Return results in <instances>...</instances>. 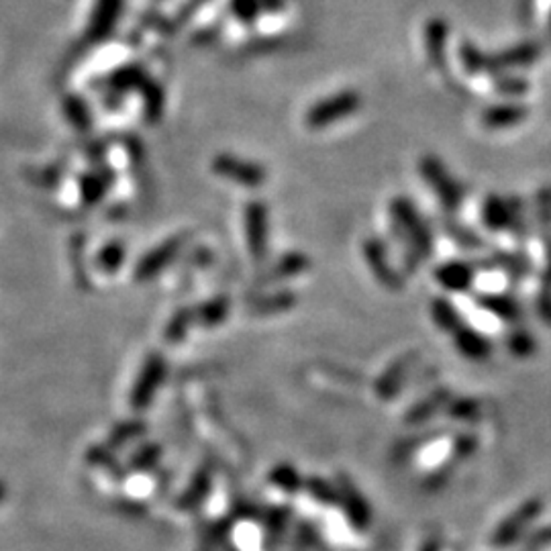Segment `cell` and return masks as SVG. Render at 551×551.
Instances as JSON below:
<instances>
[{"mask_svg":"<svg viewBox=\"0 0 551 551\" xmlns=\"http://www.w3.org/2000/svg\"><path fill=\"white\" fill-rule=\"evenodd\" d=\"M390 217L394 219V227L400 235L402 243L408 248L410 266L417 268L418 261L427 260L433 253V235L425 221L418 215L413 201L405 196H397L389 204Z\"/></svg>","mask_w":551,"mask_h":551,"instance_id":"cell-1","label":"cell"},{"mask_svg":"<svg viewBox=\"0 0 551 551\" xmlns=\"http://www.w3.org/2000/svg\"><path fill=\"white\" fill-rule=\"evenodd\" d=\"M418 172H421L423 182L431 188L438 201L443 204L446 211H458L464 202V188L458 180L449 174L438 155H423L418 162Z\"/></svg>","mask_w":551,"mask_h":551,"instance_id":"cell-2","label":"cell"},{"mask_svg":"<svg viewBox=\"0 0 551 551\" xmlns=\"http://www.w3.org/2000/svg\"><path fill=\"white\" fill-rule=\"evenodd\" d=\"M361 109V96L356 90H341L329 98L312 104L304 114V125L312 131H320L337 121H343Z\"/></svg>","mask_w":551,"mask_h":551,"instance_id":"cell-3","label":"cell"},{"mask_svg":"<svg viewBox=\"0 0 551 551\" xmlns=\"http://www.w3.org/2000/svg\"><path fill=\"white\" fill-rule=\"evenodd\" d=\"M245 237H248V250L251 258L264 261L270 250V212L264 201H251L245 204L243 211Z\"/></svg>","mask_w":551,"mask_h":551,"instance_id":"cell-4","label":"cell"},{"mask_svg":"<svg viewBox=\"0 0 551 551\" xmlns=\"http://www.w3.org/2000/svg\"><path fill=\"white\" fill-rule=\"evenodd\" d=\"M212 170H215V174H219L221 178L231 180V182L245 188H258L266 184L268 180V172L264 166L241 160L231 153L217 155V158L212 160Z\"/></svg>","mask_w":551,"mask_h":551,"instance_id":"cell-5","label":"cell"},{"mask_svg":"<svg viewBox=\"0 0 551 551\" xmlns=\"http://www.w3.org/2000/svg\"><path fill=\"white\" fill-rule=\"evenodd\" d=\"M364 258L366 264L372 270L374 278L390 292H398L405 286V280L390 266L389 251H386L384 243L378 237H368L364 241Z\"/></svg>","mask_w":551,"mask_h":551,"instance_id":"cell-6","label":"cell"},{"mask_svg":"<svg viewBox=\"0 0 551 551\" xmlns=\"http://www.w3.org/2000/svg\"><path fill=\"white\" fill-rule=\"evenodd\" d=\"M186 243V237H174V240H170L166 243H162L155 248L152 253H147V256L139 261L137 266V280H150L153 276H158L163 268H168L174 258L178 256L180 251H182Z\"/></svg>","mask_w":551,"mask_h":551,"instance_id":"cell-7","label":"cell"},{"mask_svg":"<svg viewBox=\"0 0 551 551\" xmlns=\"http://www.w3.org/2000/svg\"><path fill=\"white\" fill-rule=\"evenodd\" d=\"M541 55V49L536 44H519L515 47L503 49V52L488 55V70L490 74H498L503 70L525 68L531 65Z\"/></svg>","mask_w":551,"mask_h":551,"instance_id":"cell-8","label":"cell"},{"mask_svg":"<svg viewBox=\"0 0 551 551\" xmlns=\"http://www.w3.org/2000/svg\"><path fill=\"white\" fill-rule=\"evenodd\" d=\"M435 280L443 290L466 292L474 284L476 270L467 261H446V264L435 268Z\"/></svg>","mask_w":551,"mask_h":551,"instance_id":"cell-9","label":"cell"},{"mask_svg":"<svg viewBox=\"0 0 551 551\" xmlns=\"http://www.w3.org/2000/svg\"><path fill=\"white\" fill-rule=\"evenodd\" d=\"M448 35L449 27L443 19H431L425 27V52L433 68L448 72Z\"/></svg>","mask_w":551,"mask_h":551,"instance_id":"cell-10","label":"cell"},{"mask_svg":"<svg viewBox=\"0 0 551 551\" xmlns=\"http://www.w3.org/2000/svg\"><path fill=\"white\" fill-rule=\"evenodd\" d=\"M482 223L490 231H507L513 225V202L498 194H488L480 211Z\"/></svg>","mask_w":551,"mask_h":551,"instance_id":"cell-11","label":"cell"},{"mask_svg":"<svg viewBox=\"0 0 551 551\" xmlns=\"http://www.w3.org/2000/svg\"><path fill=\"white\" fill-rule=\"evenodd\" d=\"M529 117V109L525 104L517 103H505V104H495L484 109L482 113V125L492 131L508 129L523 123Z\"/></svg>","mask_w":551,"mask_h":551,"instance_id":"cell-12","label":"cell"},{"mask_svg":"<svg viewBox=\"0 0 551 551\" xmlns=\"http://www.w3.org/2000/svg\"><path fill=\"white\" fill-rule=\"evenodd\" d=\"M309 266H310V260L304 256V253L290 251V253H286V256L280 258V261H276V264L260 278V284L268 286V284L280 282V280L294 278V276L302 274L304 270H309Z\"/></svg>","mask_w":551,"mask_h":551,"instance_id":"cell-13","label":"cell"},{"mask_svg":"<svg viewBox=\"0 0 551 551\" xmlns=\"http://www.w3.org/2000/svg\"><path fill=\"white\" fill-rule=\"evenodd\" d=\"M456 333V348L464 353L466 358L472 359H484L490 353L492 345L487 339V335L470 327H459Z\"/></svg>","mask_w":551,"mask_h":551,"instance_id":"cell-14","label":"cell"},{"mask_svg":"<svg viewBox=\"0 0 551 551\" xmlns=\"http://www.w3.org/2000/svg\"><path fill=\"white\" fill-rule=\"evenodd\" d=\"M476 300H478L480 309L488 310L490 315H495L503 320H515L521 315L519 302H517L513 296H508V294H492V292L478 294L476 296Z\"/></svg>","mask_w":551,"mask_h":551,"instance_id":"cell-15","label":"cell"},{"mask_svg":"<svg viewBox=\"0 0 551 551\" xmlns=\"http://www.w3.org/2000/svg\"><path fill=\"white\" fill-rule=\"evenodd\" d=\"M121 5L123 0H101L94 11L93 23H90V35L94 39L104 37L113 29V25L117 23Z\"/></svg>","mask_w":551,"mask_h":551,"instance_id":"cell-16","label":"cell"},{"mask_svg":"<svg viewBox=\"0 0 551 551\" xmlns=\"http://www.w3.org/2000/svg\"><path fill=\"white\" fill-rule=\"evenodd\" d=\"M431 317L435 325L443 329V331H458L462 327V317H459V312L448 299H435L431 302Z\"/></svg>","mask_w":551,"mask_h":551,"instance_id":"cell-17","label":"cell"},{"mask_svg":"<svg viewBox=\"0 0 551 551\" xmlns=\"http://www.w3.org/2000/svg\"><path fill=\"white\" fill-rule=\"evenodd\" d=\"M459 60L467 74H482L488 70V54H484L478 45L470 41H462L459 45Z\"/></svg>","mask_w":551,"mask_h":551,"instance_id":"cell-18","label":"cell"},{"mask_svg":"<svg viewBox=\"0 0 551 551\" xmlns=\"http://www.w3.org/2000/svg\"><path fill=\"white\" fill-rule=\"evenodd\" d=\"M443 229H446V233L454 240L458 245H462L466 250H480L482 248V240L470 229L464 227L462 223H456V221L446 219V223H443Z\"/></svg>","mask_w":551,"mask_h":551,"instance_id":"cell-19","label":"cell"},{"mask_svg":"<svg viewBox=\"0 0 551 551\" xmlns=\"http://www.w3.org/2000/svg\"><path fill=\"white\" fill-rule=\"evenodd\" d=\"M296 304V296L292 292H276L270 294L266 299H260L256 302V310L261 315H274V312H284L292 309Z\"/></svg>","mask_w":551,"mask_h":551,"instance_id":"cell-20","label":"cell"},{"mask_svg":"<svg viewBox=\"0 0 551 551\" xmlns=\"http://www.w3.org/2000/svg\"><path fill=\"white\" fill-rule=\"evenodd\" d=\"M229 6H231V15L243 25H253L264 13L260 0H231Z\"/></svg>","mask_w":551,"mask_h":551,"instance_id":"cell-21","label":"cell"},{"mask_svg":"<svg viewBox=\"0 0 551 551\" xmlns=\"http://www.w3.org/2000/svg\"><path fill=\"white\" fill-rule=\"evenodd\" d=\"M227 312H229V302L225 299H217L201 307L199 317L204 325H217L227 317Z\"/></svg>","mask_w":551,"mask_h":551,"instance_id":"cell-22","label":"cell"},{"mask_svg":"<svg viewBox=\"0 0 551 551\" xmlns=\"http://www.w3.org/2000/svg\"><path fill=\"white\" fill-rule=\"evenodd\" d=\"M495 261L500 268H505L513 278H525L529 272L527 261L519 256H511V253H497Z\"/></svg>","mask_w":551,"mask_h":551,"instance_id":"cell-23","label":"cell"},{"mask_svg":"<svg viewBox=\"0 0 551 551\" xmlns=\"http://www.w3.org/2000/svg\"><path fill=\"white\" fill-rule=\"evenodd\" d=\"M508 348H511L517 353V356H529L533 348H536V343H533L529 333L517 331V333L508 337Z\"/></svg>","mask_w":551,"mask_h":551,"instance_id":"cell-24","label":"cell"},{"mask_svg":"<svg viewBox=\"0 0 551 551\" xmlns=\"http://www.w3.org/2000/svg\"><path fill=\"white\" fill-rule=\"evenodd\" d=\"M497 90L500 94H508V96H519L525 94L529 90V84L521 78H500Z\"/></svg>","mask_w":551,"mask_h":551,"instance_id":"cell-25","label":"cell"},{"mask_svg":"<svg viewBox=\"0 0 551 551\" xmlns=\"http://www.w3.org/2000/svg\"><path fill=\"white\" fill-rule=\"evenodd\" d=\"M121 261H123V250H121V245H111V248H106V250H104L101 264H103L106 270H117V268L121 266Z\"/></svg>","mask_w":551,"mask_h":551,"instance_id":"cell-26","label":"cell"},{"mask_svg":"<svg viewBox=\"0 0 551 551\" xmlns=\"http://www.w3.org/2000/svg\"><path fill=\"white\" fill-rule=\"evenodd\" d=\"M68 109L74 111V113H68L70 117H72V121H74V125H76L78 129H86V127H88L86 106L82 104V103H78V101H72V103L68 104Z\"/></svg>","mask_w":551,"mask_h":551,"instance_id":"cell-27","label":"cell"},{"mask_svg":"<svg viewBox=\"0 0 551 551\" xmlns=\"http://www.w3.org/2000/svg\"><path fill=\"white\" fill-rule=\"evenodd\" d=\"M103 191H104V186H103V182L98 178H88L86 182H84V192L88 194V201L101 199Z\"/></svg>","mask_w":551,"mask_h":551,"instance_id":"cell-28","label":"cell"},{"mask_svg":"<svg viewBox=\"0 0 551 551\" xmlns=\"http://www.w3.org/2000/svg\"><path fill=\"white\" fill-rule=\"evenodd\" d=\"M537 310H539V315L547 320V325H551V290H546L539 296Z\"/></svg>","mask_w":551,"mask_h":551,"instance_id":"cell-29","label":"cell"},{"mask_svg":"<svg viewBox=\"0 0 551 551\" xmlns=\"http://www.w3.org/2000/svg\"><path fill=\"white\" fill-rule=\"evenodd\" d=\"M260 5H261V11L264 13H272V15H276V13H280L284 8V0H260Z\"/></svg>","mask_w":551,"mask_h":551,"instance_id":"cell-30","label":"cell"},{"mask_svg":"<svg viewBox=\"0 0 551 551\" xmlns=\"http://www.w3.org/2000/svg\"><path fill=\"white\" fill-rule=\"evenodd\" d=\"M0 498H3V490H0Z\"/></svg>","mask_w":551,"mask_h":551,"instance_id":"cell-31","label":"cell"}]
</instances>
